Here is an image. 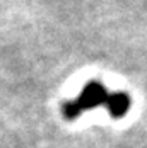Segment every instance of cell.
<instances>
[{"instance_id":"1","label":"cell","mask_w":147,"mask_h":148,"mask_svg":"<svg viewBox=\"0 0 147 148\" xmlns=\"http://www.w3.org/2000/svg\"><path fill=\"white\" fill-rule=\"evenodd\" d=\"M108 95L110 94H108V90L104 89V85L101 82H89L87 85L80 90V94L75 101L84 112V111H89V109H94V107H99V106L106 104Z\"/></svg>"},{"instance_id":"2","label":"cell","mask_w":147,"mask_h":148,"mask_svg":"<svg viewBox=\"0 0 147 148\" xmlns=\"http://www.w3.org/2000/svg\"><path fill=\"white\" fill-rule=\"evenodd\" d=\"M130 95L125 94V92H115V94H110L108 95V101H106V109L110 112L111 118H123L128 109H130Z\"/></svg>"},{"instance_id":"3","label":"cell","mask_w":147,"mask_h":148,"mask_svg":"<svg viewBox=\"0 0 147 148\" xmlns=\"http://www.w3.org/2000/svg\"><path fill=\"white\" fill-rule=\"evenodd\" d=\"M63 116L67 119H75L79 118L80 114H82V109H80V106L77 104V101L74 99V101H69V102L63 104Z\"/></svg>"}]
</instances>
